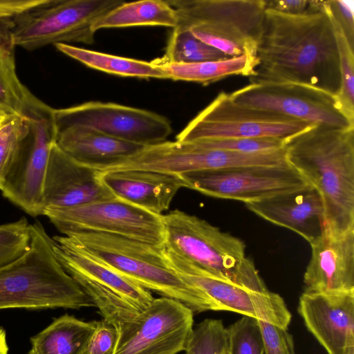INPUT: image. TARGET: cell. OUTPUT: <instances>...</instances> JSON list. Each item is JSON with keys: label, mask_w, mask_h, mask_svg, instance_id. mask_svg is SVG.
Listing matches in <instances>:
<instances>
[{"label": "cell", "mask_w": 354, "mask_h": 354, "mask_svg": "<svg viewBox=\"0 0 354 354\" xmlns=\"http://www.w3.org/2000/svg\"><path fill=\"white\" fill-rule=\"evenodd\" d=\"M256 57L250 84L294 82L339 93L338 49L324 1L299 15L266 9Z\"/></svg>", "instance_id": "cell-1"}, {"label": "cell", "mask_w": 354, "mask_h": 354, "mask_svg": "<svg viewBox=\"0 0 354 354\" xmlns=\"http://www.w3.org/2000/svg\"><path fill=\"white\" fill-rule=\"evenodd\" d=\"M283 148L288 164L319 193L324 229L354 230V127L315 124L286 139Z\"/></svg>", "instance_id": "cell-2"}, {"label": "cell", "mask_w": 354, "mask_h": 354, "mask_svg": "<svg viewBox=\"0 0 354 354\" xmlns=\"http://www.w3.org/2000/svg\"><path fill=\"white\" fill-rule=\"evenodd\" d=\"M162 218V247L178 274L209 276L249 290L268 291L242 240L179 209Z\"/></svg>", "instance_id": "cell-3"}, {"label": "cell", "mask_w": 354, "mask_h": 354, "mask_svg": "<svg viewBox=\"0 0 354 354\" xmlns=\"http://www.w3.org/2000/svg\"><path fill=\"white\" fill-rule=\"evenodd\" d=\"M85 307L95 306L59 263L52 237L36 221L26 250L0 266V310Z\"/></svg>", "instance_id": "cell-4"}, {"label": "cell", "mask_w": 354, "mask_h": 354, "mask_svg": "<svg viewBox=\"0 0 354 354\" xmlns=\"http://www.w3.org/2000/svg\"><path fill=\"white\" fill-rule=\"evenodd\" d=\"M65 236L150 292L178 301L194 313L205 311L201 293L174 271L162 246L99 232H80Z\"/></svg>", "instance_id": "cell-5"}, {"label": "cell", "mask_w": 354, "mask_h": 354, "mask_svg": "<svg viewBox=\"0 0 354 354\" xmlns=\"http://www.w3.org/2000/svg\"><path fill=\"white\" fill-rule=\"evenodd\" d=\"M176 27L230 57L256 50L266 12L265 0H170ZM176 28V27H175Z\"/></svg>", "instance_id": "cell-6"}, {"label": "cell", "mask_w": 354, "mask_h": 354, "mask_svg": "<svg viewBox=\"0 0 354 354\" xmlns=\"http://www.w3.org/2000/svg\"><path fill=\"white\" fill-rule=\"evenodd\" d=\"M124 1L44 0L12 20L0 24V33L13 47L27 50L51 44L94 42L93 24Z\"/></svg>", "instance_id": "cell-7"}, {"label": "cell", "mask_w": 354, "mask_h": 354, "mask_svg": "<svg viewBox=\"0 0 354 354\" xmlns=\"http://www.w3.org/2000/svg\"><path fill=\"white\" fill-rule=\"evenodd\" d=\"M52 239L55 254L64 270L90 297L102 319L117 329L135 319L153 300L149 290L95 258L67 236Z\"/></svg>", "instance_id": "cell-8"}, {"label": "cell", "mask_w": 354, "mask_h": 354, "mask_svg": "<svg viewBox=\"0 0 354 354\" xmlns=\"http://www.w3.org/2000/svg\"><path fill=\"white\" fill-rule=\"evenodd\" d=\"M314 124L237 104L220 93L176 136V140L272 138L286 140Z\"/></svg>", "instance_id": "cell-9"}, {"label": "cell", "mask_w": 354, "mask_h": 354, "mask_svg": "<svg viewBox=\"0 0 354 354\" xmlns=\"http://www.w3.org/2000/svg\"><path fill=\"white\" fill-rule=\"evenodd\" d=\"M43 215L64 235L91 232L159 246L164 243L162 215L117 198L70 208L46 207Z\"/></svg>", "instance_id": "cell-10"}, {"label": "cell", "mask_w": 354, "mask_h": 354, "mask_svg": "<svg viewBox=\"0 0 354 354\" xmlns=\"http://www.w3.org/2000/svg\"><path fill=\"white\" fill-rule=\"evenodd\" d=\"M234 102L273 111L312 124L354 127L337 97L306 84L294 82L250 84L229 94Z\"/></svg>", "instance_id": "cell-11"}, {"label": "cell", "mask_w": 354, "mask_h": 354, "mask_svg": "<svg viewBox=\"0 0 354 354\" xmlns=\"http://www.w3.org/2000/svg\"><path fill=\"white\" fill-rule=\"evenodd\" d=\"M179 176L185 187L212 197L239 201L245 204L309 185L288 163L201 170Z\"/></svg>", "instance_id": "cell-12"}, {"label": "cell", "mask_w": 354, "mask_h": 354, "mask_svg": "<svg viewBox=\"0 0 354 354\" xmlns=\"http://www.w3.org/2000/svg\"><path fill=\"white\" fill-rule=\"evenodd\" d=\"M194 313L178 301L160 297L118 328L113 354H177L185 351L194 329Z\"/></svg>", "instance_id": "cell-13"}, {"label": "cell", "mask_w": 354, "mask_h": 354, "mask_svg": "<svg viewBox=\"0 0 354 354\" xmlns=\"http://www.w3.org/2000/svg\"><path fill=\"white\" fill-rule=\"evenodd\" d=\"M52 120L55 128L84 126L142 146L164 142L172 132L170 122L165 117L113 102L91 101L53 109Z\"/></svg>", "instance_id": "cell-14"}, {"label": "cell", "mask_w": 354, "mask_h": 354, "mask_svg": "<svg viewBox=\"0 0 354 354\" xmlns=\"http://www.w3.org/2000/svg\"><path fill=\"white\" fill-rule=\"evenodd\" d=\"M31 131L4 178L3 196L31 216L43 215L44 182L53 144L52 114L30 120Z\"/></svg>", "instance_id": "cell-15"}, {"label": "cell", "mask_w": 354, "mask_h": 354, "mask_svg": "<svg viewBox=\"0 0 354 354\" xmlns=\"http://www.w3.org/2000/svg\"><path fill=\"white\" fill-rule=\"evenodd\" d=\"M298 313L328 354H354V290L304 292Z\"/></svg>", "instance_id": "cell-16"}, {"label": "cell", "mask_w": 354, "mask_h": 354, "mask_svg": "<svg viewBox=\"0 0 354 354\" xmlns=\"http://www.w3.org/2000/svg\"><path fill=\"white\" fill-rule=\"evenodd\" d=\"M46 208H70L115 198L101 171L83 165L53 144L44 182Z\"/></svg>", "instance_id": "cell-17"}, {"label": "cell", "mask_w": 354, "mask_h": 354, "mask_svg": "<svg viewBox=\"0 0 354 354\" xmlns=\"http://www.w3.org/2000/svg\"><path fill=\"white\" fill-rule=\"evenodd\" d=\"M310 245L311 257L304 275V292L354 290V230L334 234L324 229Z\"/></svg>", "instance_id": "cell-18"}, {"label": "cell", "mask_w": 354, "mask_h": 354, "mask_svg": "<svg viewBox=\"0 0 354 354\" xmlns=\"http://www.w3.org/2000/svg\"><path fill=\"white\" fill-rule=\"evenodd\" d=\"M245 205L256 215L295 232L309 243L325 227L322 200L310 185Z\"/></svg>", "instance_id": "cell-19"}, {"label": "cell", "mask_w": 354, "mask_h": 354, "mask_svg": "<svg viewBox=\"0 0 354 354\" xmlns=\"http://www.w3.org/2000/svg\"><path fill=\"white\" fill-rule=\"evenodd\" d=\"M102 181L113 195L156 215L167 211L184 187L179 175L124 169L101 171Z\"/></svg>", "instance_id": "cell-20"}, {"label": "cell", "mask_w": 354, "mask_h": 354, "mask_svg": "<svg viewBox=\"0 0 354 354\" xmlns=\"http://www.w3.org/2000/svg\"><path fill=\"white\" fill-rule=\"evenodd\" d=\"M53 128L55 143L65 153L77 162L100 171L119 164L145 147L84 126Z\"/></svg>", "instance_id": "cell-21"}, {"label": "cell", "mask_w": 354, "mask_h": 354, "mask_svg": "<svg viewBox=\"0 0 354 354\" xmlns=\"http://www.w3.org/2000/svg\"><path fill=\"white\" fill-rule=\"evenodd\" d=\"M13 47L0 33V109L29 120L49 117L53 108L36 97L19 80Z\"/></svg>", "instance_id": "cell-22"}, {"label": "cell", "mask_w": 354, "mask_h": 354, "mask_svg": "<svg viewBox=\"0 0 354 354\" xmlns=\"http://www.w3.org/2000/svg\"><path fill=\"white\" fill-rule=\"evenodd\" d=\"M97 326L65 314L30 338L26 354H84Z\"/></svg>", "instance_id": "cell-23"}, {"label": "cell", "mask_w": 354, "mask_h": 354, "mask_svg": "<svg viewBox=\"0 0 354 354\" xmlns=\"http://www.w3.org/2000/svg\"><path fill=\"white\" fill-rule=\"evenodd\" d=\"M167 76L168 79L194 82L207 85L230 75H254L257 65L254 56L245 54L229 59L196 63H169L158 59L152 61Z\"/></svg>", "instance_id": "cell-24"}, {"label": "cell", "mask_w": 354, "mask_h": 354, "mask_svg": "<svg viewBox=\"0 0 354 354\" xmlns=\"http://www.w3.org/2000/svg\"><path fill=\"white\" fill-rule=\"evenodd\" d=\"M178 22L177 14L168 1L141 0L116 6L93 26L94 32L104 28L140 26H160L174 28Z\"/></svg>", "instance_id": "cell-25"}, {"label": "cell", "mask_w": 354, "mask_h": 354, "mask_svg": "<svg viewBox=\"0 0 354 354\" xmlns=\"http://www.w3.org/2000/svg\"><path fill=\"white\" fill-rule=\"evenodd\" d=\"M55 48L85 66L122 77L168 79L167 75L151 62L127 58L66 44H57Z\"/></svg>", "instance_id": "cell-26"}, {"label": "cell", "mask_w": 354, "mask_h": 354, "mask_svg": "<svg viewBox=\"0 0 354 354\" xmlns=\"http://www.w3.org/2000/svg\"><path fill=\"white\" fill-rule=\"evenodd\" d=\"M231 58L219 50L195 37L189 29H172L164 56L158 59L169 63H196Z\"/></svg>", "instance_id": "cell-27"}, {"label": "cell", "mask_w": 354, "mask_h": 354, "mask_svg": "<svg viewBox=\"0 0 354 354\" xmlns=\"http://www.w3.org/2000/svg\"><path fill=\"white\" fill-rule=\"evenodd\" d=\"M185 351L192 354H229L227 328L222 320L205 319L194 327Z\"/></svg>", "instance_id": "cell-28"}, {"label": "cell", "mask_w": 354, "mask_h": 354, "mask_svg": "<svg viewBox=\"0 0 354 354\" xmlns=\"http://www.w3.org/2000/svg\"><path fill=\"white\" fill-rule=\"evenodd\" d=\"M229 354H264L259 320L243 316L227 328Z\"/></svg>", "instance_id": "cell-29"}, {"label": "cell", "mask_w": 354, "mask_h": 354, "mask_svg": "<svg viewBox=\"0 0 354 354\" xmlns=\"http://www.w3.org/2000/svg\"><path fill=\"white\" fill-rule=\"evenodd\" d=\"M332 25L338 49L341 75V88L337 97L346 115L354 121V48L351 47L337 26L333 23Z\"/></svg>", "instance_id": "cell-30"}, {"label": "cell", "mask_w": 354, "mask_h": 354, "mask_svg": "<svg viewBox=\"0 0 354 354\" xmlns=\"http://www.w3.org/2000/svg\"><path fill=\"white\" fill-rule=\"evenodd\" d=\"M201 146L212 149L243 152L259 153L272 151L282 149L284 140L272 138H216L192 140Z\"/></svg>", "instance_id": "cell-31"}, {"label": "cell", "mask_w": 354, "mask_h": 354, "mask_svg": "<svg viewBox=\"0 0 354 354\" xmlns=\"http://www.w3.org/2000/svg\"><path fill=\"white\" fill-rule=\"evenodd\" d=\"M264 354H296L294 340L288 328L259 320Z\"/></svg>", "instance_id": "cell-32"}, {"label": "cell", "mask_w": 354, "mask_h": 354, "mask_svg": "<svg viewBox=\"0 0 354 354\" xmlns=\"http://www.w3.org/2000/svg\"><path fill=\"white\" fill-rule=\"evenodd\" d=\"M118 337L117 328L104 320L97 321L84 354H113Z\"/></svg>", "instance_id": "cell-33"}, {"label": "cell", "mask_w": 354, "mask_h": 354, "mask_svg": "<svg viewBox=\"0 0 354 354\" xmlns=\"http://www.w3.org/2000/svg\"><path fill=\"white\" fill-rule=\"evenodd\" d=\"M324 7L331 22L337 26L351 47L354 48V19L352 9L340 0L324 1Z\"/></svg>", "instance_id": "cell-34"}, {"label": "cell", "mask_w": 354, "mask_h": 354, "mask_svg": "<svg viewBox=\"0 0 354 354\" xmlns=\"http://www.w3.org/2000/svg\"><path fill=\"white\" fill-rule=\"evenodd\" d=\"M266 9L290 15L304 14L313 10L318 1L309 0H265Z\"/></svg>", "instance_id": "cell-35"}, {"label": "cell", "mask_w": 354, "mask_h": 354, "mask_svg": "<svg viewBox=\"0 0 354 354\" xmlns=\"http://www.w3.org/2000/svg\"><path fill=\"white\" fill-rule=\"evenodd\" d=\"M44 0H0V24L8 22Z\"/></svg>", "instance_id": "cell-36"}, {"label": "cell", "mask_w": 354, "mask_h": 354, "mask_svg": "<svg viewBox=\"0 0 354 354\" xmlns=\"http://www.w3.org/2000/svg\"><path fill=\"white\" fill-rule=\"evenodd\" d=\"M8 346L6 339V333L3 328L0 327V354H8Z\"/></svg>", "instance_id": "cell-37"}, {"label": "cell", "mask_w": 354, "mask_h": 354, "mask_svg": "<svg viewBox=\"0 0 354 354\" xmlns=\"http://www.w3.org/2000/svg\"><path fill=\"white\" fill-rule=\"evenodd\" d=\"M9 116L0 109V124L3 122Z\"/></svg>", "instance_id": "cell-38"}, {"label": "cell", "mask_w": 354, "mask_h": 354, "mask_svg": "<svg viewBox=\"0 0 354 354\" xmlns=\"http://www.w3.org/2000/svg\"><path fill=\"white\" fill-rule=\"evenodd\" d=\"M185 354H192V353L190 352H189V351H185Z\"/></svg>", "instance_id": "cell-39"}, {"label": "cell", "mask_w": 354, "mask_h": 354, "mask_svg": "<svg viewBox=\"0 0 354 354\" xmlns=\"http://www.w3.org/2000/svg\"><path fill=\"white\" fill-rule=\"evenodd\" d=\"M2 123H3V122H2ZM2 123H1V124H0V127H1V124Z\"/></svg>", "instance_id": "cell-40"}]
</instances>
